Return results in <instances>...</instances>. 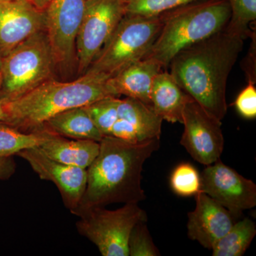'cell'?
<instances>
[{
	"label": "cell",
	"instance_id": "1",
	"mask_svg": "<svg viewBox=\"0 0 256 256\" xmlns=\"http://www.w3.org/2000/svg\"><path fill=\"white\" fill-rule=\"evenodd\" d=\"M244 40L226 26L182 50L170 64V73L184 92L220 122L227 112V80Z\"/></svg>",
	"mask_w": 256,
	"mask_h": 256
},
{
	"label": "cell",
	"instance_id": "2",
	"mask_svg": "<svg viewBox=\"0 0 256 256\" xmlns=\"http://www.w3.org/2000/svg\"><path fill=\"white\" fill-rule=\"evenodd\" d=\"M99 142L100 150L86 169V186L74 215L92 207L146 200L141 186L143 165L159 149L160 139L131 143L104 136Z\"/></svg>",
	"mask_w": 256,
	"mask_h": 256
},
{
	"label": "cell",
	"instance_id": "3",
	"mask_svg": "<svg viewBox=\"0 0 256 256\" xmlns=\"http://www.w3.org/2000/svg\"><path fill=\"white\" fill-rule=\"evenodd\" d=\"M108 97L116 96L107 80L97 74L86 72L72 82L52 78L21 97L4 102L3 124L23 132H36L43 129L48 120L64 111Z\"/></svg>",
	"mask_w": 256,
	"mask_h": 256
},
{
	"label": "cell",
	"instance_id": "4",
	"mask_svg": "<svg viewBox=\"0 0 256 256\" xmlns=\"http://www.w3.org/2000/svg\"><path fill=\"white\" fill-rule=\"evenodd\" d=\"M230 14L228 0H198L165 12L161 31L143 58L166 70L178 52L224 30Z\"/></svg>",
	"mask_w": 256,
	"mask_h": 256
},
{
	"label": "cell",
	"instance_id": "5",
	"mask_svg": "<svg viewBox=\"0 0 256 256\" xmlns=\"http://www.w3.org/2000/svg\"><path fill=\"white\" fill-rule=\"evenodd\" d=\"M162 24V14L151 16L124 15L86 72L97 74L108 80L142 60Z\"/></svg>",
	"mask_w": 256,
	"mask_h": 256
},
{
	"label": "cell",
	"instance_id": "6",
	"mask_svg": "<svg viewBox=\"0 0 256 256\" xmlns=\"http://www.w3.org/2000/svg\"><path fill=\"white\" fill-rule=\"evenodd\" d=\"M56 68L45 30L35 34L2 58L3 102L21 97L52 78Z\"/></svg>",
	"mask_w": 256,
	"mask_h": 256
},
{
	"label": "cell",
	"instance_id": "7",
	"mask_svg": "<svg viewBox=\"0 0 256 256\" xmlns=\"http://www.w3.org/2000/svg\"><path fill=\"white\" fill-rule=\"evenodd\" d=\"M78 233L95 244L102 256H129L128 240L134 226L146 222V214L138 204H124L116 210L104 206L79 210Z\"/></svg>",
	"mask_w": 256,
	"mask_h": 256
},
{
	"label": "cell",
	"instance_id": "8",
	"mask_svg": "<svg viewBox=\"0 0 256 256\" xmlns=\"http://www.w3.org/2000/svg\"><path fill=\"white\" fill-rule=\"evenodd\" d=\"M127 0H87L76 38L78 72L82 75L126 14Z\"/></svg>",
	"mask_w": 256,
	"mask_h": 256
},
{
	"label": "cell",
	"instance_id": "9",
	"mask_svg": "<svg viewBox=\"0 0 256 256\" xmlns=\"http://www.w3.org/2000/svg\"><path fill=\"white\" fill-rule=\"evenodd\" d=\"M87 0H52L44 10L45 32L56 67L67 69L76 58V38Z\"/></svg>",
	"mask_w": 256,
	"mask_h": 256
},
{
	"label": "cell",
	"instance_id": "10",
	"mask_svg": "<svg viewBox=\"0 0 256 256\" xmlns=\"http://www.w3.org/2000/svg\"><path fill=\"white\" fill-rule=\"evenodd\" d=\"M201 176L200 191L225 207L234 218L256 206V185L224 164L220 158L207 165Z\"/></svg>",
	"mask_w": 256,
	"mask_h": 256
},
{
	"label": "cell",
	"instance_id": "11",
	"mask_svg": "<svg viewBox=\"0 0 256 256\" xmlns=\"http://www.w3.org/2000/svg\"><path fill=\"white\" fill-rule=\"evenodd\" d=\"M182 124L180 144L194 160L200 164L210 165L220 159L224 146L220 121L210 116L191 98L184 108Z\"/></svg>",
	"mask_w": 256,
	"mask_h": 256
},
{
	"label": "cell",
	"instance_id": "12",
	"mask_svg": "<svg viewBox=\"0 0 256 256\" xmlns=\"http://www.w3.org/2000/svg\"><path fill=\"white\" fill-rule=\"evenodd\" d=\"M16 154L26 160L42 180L54 184L70 213L78 208L86 186V170L52 160L37 148L24 150Z\"/></svg>",
	"mask_w": 256,
	"mask_h": 256
},
{
	"label": "cell",
	"instance_id": "13",
	"mask_svg": "<svg viewBox=\"0 0 256 256\" xmlns=\"http://www.w3.org/2000/svg\"><path fill=\"white\" fill-rule=\"evenodd\" d=\"M45 30L44 12L30 0H0V57Z\"/></svg>",
	"mask_w": 256,
	"mask_h": 256
},
{
	"label": "cell",
	"instance_id": "14",
	"mask_svg": "<svg viewBox=\"0 0 256 256\" xmlns=\"http://www.w3.org/2000/svg\"><path fill=\"white\" fill-rule=\"evenodd\" d=\"M162 121L151 106L131 98H119L118 119L109 136L131 143L160 139Z\"/></svg>",
	"mask_w": 256,
	"mask_h": 256
},
{
	"label": "cell",
	"instance_id": "15",
	"mask_svg": "<svg viewBox=\"0 0 256 256\" xmlns=\"http://www.w3.org/2000/svg\"><path fill=\"white\" fill-rule=\"evenodd\" d=\"M196 206L188 214V236L208 250L233 226L234 216L225 207L198 192L195 195Z\"/></svg>",
	"mask_w": 256,
	"mask_h": 256
},
{
	"label": "cell",
	"instance_id": "16",
	"mask_svg": "<svg viewBox=\"0 0 256 256\" xmlns=\"http://www.w3.org/2000/svg\"><path fill=\"white\" fill-rule=\"evenodd\" d=\"M162 70L164 69L156 60L142 58L109 78L107 84L116 97L126 96L151 106L153 82Z\"/></svg>",
	"mask_w": 256,
	"mask_h": 256
},
{
	"label": "cell",
	"instance_id": "17",
	"mask_svg": "<svg viewBox=\"0 0 256 256\" xmlns=\"http://www.w3.org/2000/svg\"><path fill=\"white\" fill-rule=\"evenodd\" d=\"M38 150L52 160L86 170L100 150V142L62 137L52 132Z\"/></svg>",
	"mask_w": 256,
	"mask_h": 256
},
{
	"label": "cell",
	"instance_id": "18",
	"mask_svg": "<svg viewBox=\"0 0 256 256\" xmlns=\"http://www.w3.org/2000/svg\"><path fill=\"white\" fill-rule=\"evenodd\" d=\"M191 98L168 70L156 76L151 89V106L163 120L182 124L184 108Z\"/></svg>",
	"mask_w": 256,
	"mask_h": 256
},
{
	"label": "cell",
	"instance_id": "19",
	"mask_svg": "<svg viewBox=\"0 0 256 256\" xmlns=\"http://www.w3.org/2000/svg\"><path fill=\"white\" fill-rule=\"evenodd\" d=\"M43 129L72 139L100 142L104 137L94 124L85 106L69 109L54 116L44 124Z\"/></svg>",
	"mask_w": 256,
	"mask_h": 256
},
{
	"label": "cell",
	"instance_id": "20",
	"mask_svg": "<svg viewBox=\"0 0 256 256\" xmlns=\"http://www.w3.org/2000/svg\"><path fill=\"white\" fill-rule=\"evenodd\" d=\"M256 234L254 220L245 218L234 223L212 248L213 256H242L245 254Z\"/></svg>",
	"mask_w": 256,
	"mask_h": 256
},
{
	"label": "cell",
	"instance_id": "21",
	"mask_svg": "<svg viewBox=\"0 0 256 256\" xmlns=\"http://www.w3.org/2000/svg\"><path fill=\"white\" fill-rule=\"evenodd\" d=\"M46 129L33 132H23L0 122V156H12L20 152L38 148L50 136Z\"/></svg>",
	"mask_w": 256,
	"mask_h": 256
},
{
	"label": "cell",
	"instance_id": "22",
	"mask_svg": "<svg viewBox=\"0 0 256 256\" xmlns=\"http://www.w3.org/2000/svg\"><path fill=\"white\" fill-rule=\"evenodd\" d=\"M230 20L226 28L244 40L250 36L249 25L256 20V0H228Z\"/></svg>",
	"mask_w": 256,
	"mask_h": 256
},
{
	"label": "cell",
	"instance_id": "23",
	"mask_svg": "<svg viewBox=\"0 0 256 256\" xmlns=\"http://www.w3.org/2000/svg\"><path fill=\"white\" fill-rule=\"evenodd\" d=\"M119 98L108 97L85 106L94 124L104 136H110L118 119Z\"/></svg>",
	"mask_w": 256,
	"mask_h": 256
},
{
	"label": "cell",
	"instance_id": "24",
	"mask_svg": "<svg viewBox=\"0 0 256 256\" xmlns=\"http://www.w3.org/2000/svg\"><path fill=\"white\" fill-rule=\"evenodd\" d=\"M170 184L173 192L178 196L186 197L196 195L200 191L201 176L193 165L182 163L173 171Z\"/></svg>",
	"mask_w": 256,
	"mask_h": 256
},
{
	"label": "cell",
	"instance_id": "25",
	"mask_svg": "<svg viewBox=\"0 0 256 256\" xmlns=\"http://www.w3.org/2000/svg\"><path fill=\"white\" fill-rule=\"evenodd\" d=\"M195 1L198 0H127L126 14L158 16Z\"/></svg>",
	"mask_w": 256,
	"mask_h": 256
},
{
	"label": "cell",
	"instance_id": "26",
	"mask_svg": "<svg viewBox=\"0 0 256 256\" xmlns=\"http://www.w3.org/2000/svg\"><path fill=\"white\" fill-rule=\"evenodd\" d=\"M146 222H139L134 226L131 232L128 240L129 256H160V252L153 242L150 234L148 232Z\"/></svg>",
	"mask_w": 256,
	"mask_h": 256
},
{
	"label": "cell",
	"instance_id": "27",
	"mask_svg": "<svg viewBox=\"0 0 256 256\" xmlns=\"http://www.w3.org/2000/svg\"><path fill=\"white\" fill-rule=\"evenodd\" d=\"M235 106L240 116L247 119L256 117V88L255 84L248 82L247 86L237 96Z\"/></svg>",
	"mask_w": 256,
	"mask_h": 256
},
{
	"label": "cell",
	"instance_id": "28",
	"mask_svg": "<svg viewBox=\"0 0 256 256\" xmlns=\"http://www.w3.org/2000/svg\"><path fill=\"white\" fill-rule=\"evenodd\" d=\"M15 171V163L12 156H0V180L10 178Z\"/></svg>",
	"mask_w": 256,
	"mask_h": 256
},
{
	"label": "cell",
	"instance_id": "29",
	"mask_svg": "<svg viewBox=\"0 0 256 256\" xmlns=\"http://www.w3.org/2000/svg\"><path fill=\"white\" fill-rule=\"evenodd\" d=\"M36 8L42 11H44L52 0H30Z\"/></svg>",
	"mask_w": 256,
	"mask_h": 256
},
{
	"label": "cell",
	"instance_id": "30",
	"mask_svg": "<svg viewBox=\"0 0 256 256\" xmlns=\"http://www.w3.org/2000/svg\"><path fill=\"white\" fill-rule=\"evenodd\" d=\"M4 102H3L2 99H0V122H4Z\"/></svg>",
	"mask_w": 256,
	"mask_h": 256
},
{
	"label": "cell",
	"instance_id": "31",
	"mask_svg": "<svg viewBox=\"0 0 256 256\" xmlns=\"http://www.w3.org/2000/svg\"><path fill=\"white\" fill-rule=\"evenodd\" d=\"M2 74L1 69H0V90H1L2 86Z\"/></svg>",
	"mask_w": 256,
	"mask_h": 256
},
{
	"label": "cell",
	"instance_id": "32",
	"mask_svg": "<svg viewBox=\"0 0 256 256\" xmlns=\"http://www.w3.org/2000/svg\"><path fill=\"white\" fill-rule=\"evenodd\" d=\"M1 64H2V58H1V57H0V69H1Z\"/></svg>",
	"mask_w": 256,
	"mask_h": 256
}]
</instances>
